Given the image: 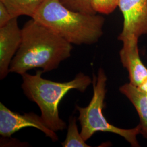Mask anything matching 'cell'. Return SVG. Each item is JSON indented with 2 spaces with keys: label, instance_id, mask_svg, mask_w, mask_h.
<instances>
[{
  "label": "cell",
  "instance_id": "8992f818",
  "mask_svg": "<svg viewBox=\"0 0 147 147\" xmlns=\"http://www.w3.org/2000/svg\"><path fill=\"white\" fill-rule=\"evenodd\" d=\"M118 7L124 19L119 40L147 34V0H119Z\"/></svg>",
  "mask_w": 147,
  "mask_h": 147
},
{
  "label": "cell",
  "instance_id": "ba28073f",
  "mask_svg": "<svg viewBox=\"0 0 147 147\" xmlns=\"http://www.w3.org/2000/svg\"><path fill=\"white\" fill-rule=\"evenodd\" d=\"M138 39L130 36L122 40L123 47L119 52L121 63L129 73V82L136 87L147 78V68L140 56Z\"/></svg>",
  "mask_w": 147,
  "mask_h": 147
},
{
  "label": "cell",
  "instance_id": "6da1fadb",
  "mask_svg": "<svg viewBox=\"0 0 147 147\" xmlns=\"http://www.w3.org/2000/svg\"><path fill=\"white\" fill-rule=\"evenodd\" d=\"M21 29L22 41L9 73L22 75L36 68L51 71L71 56L72 44L34 19L27 21Z\"/></svg>",
  "mask_w": 147,
  "mask_h": 147
},
{
  "label": "cell",
  "instance_id": "7c38bea8",
  "mask_svg": "<svg viewBox=\"0 0 147 147\" xmlns=\"http://www.w3.org/2000/svg\"><path fill=\"white\" fill-rule=\"evenodd\" d=\"M60 1L71 10L85 14H98L92 8L91 0H60Z\"/></svg>",
  "mask_w": 147,
  "mask_h": 147
},
{
  "label": "cell",
  "instance_id": "3957f363",
  "mask_svg": "<svg viewBox=\"0 0 147 147\" xmlns=\"http://www.w3.org/2000/svg\"><path fill=\"white\" fill-rule=\"evenodd\" d=\"M42 73V70H38L34 75L26 73L21 75V88L27 98L38 106L47 127L56 132L62 131L67 124L59 115V103L71 90L84 93L92 84L93 79L80 72L70 81L58 82L43 78Z\"/></svg>",
  "mask_w": 147,
  "mask_h": 147
},
{
  "label": "cell",
  "instance_id": "8fae6325",
  "mask_svg": "<svg viewBox=\"0 0 147 147\" xmlns=\"http://www.w3.org/2000/svg\"><path fill=\"white\" fill-rule=\"evenodd\" d=\"M79 132L75 117L71 116L69 119L68 131L64 141L61 144L63 147H89Z\"/></svg>",
  "mask_w": 147,
  "mask_h": 147
},
{
  "label": "cell",
  "instance_id": "4fadbf2b",
  "mask_svg": "<svg viewBox=\"0 0 147 147\" xmlns=\"http://www.w3.org/2000/svg\"><path fill=\"white\" fill-rule=\"evenodd\" d=\"M119 0H91L92 9L96 13L108 14L118 7Z\"/></svg>",
  "mask_w": 147,
  "mask_h": 147
},
{
  "label": "cell",
  "instance_id": "277c9868",
  "mask_svg": "<svg viewBox=\"0 0 147 147\" xmlns=\"http://www.w3.org/2000/svg\"><path fill=\"white\" fill-rule=\"evenodd\" d=\"M92 79L93 95L89 104L84 107L75 106L79 112L78 119L81 126L80 133L84 140L88 141L98 132H110L124 138L131 147H140L137 139L141 132L140 124L132 129H122L110 123L104 116L103 109L107 78L104 69L99 68L97 75H93Z\"/></svg>",
  "mask_w": 147,
  "mask_h": 147
},
{
  "label": "cell",
  "instance_id": "5bb4252c",
  "mask_svg": "<svg viewBox=\"0 0 147 147\" xmlns=\"http://www.w3.org/2000/svg\"><path fill=\"white\" fill-rule=\"evenodd\" d=\"M12 18L10 13L5 5L0 2V27L4 26Z\"/></svg>",
  "mask_w": 147,
  "mask_h": 147
},
{
  "label": "cell",
  "instance_id": "7a4b0ae2",
  "mask_svg": "<svg viewBox=\"0 0 147 147\" xmlns=\"http://www.w3.org/2000/svg\"><path fill=\"white\" fill-rule=\"evenodd\" d=\"M32 19L72 45H92L103 35L102 16L71 10L60 0H43Z\"/></svg>",
  "mask_w": 147,
  "mask_h": 147
},
{
  "label": "cell",
  "instance_id": "30bf717a",
  "mask_svg": "<svg viewBox=\"0 0 147 147\" xmlns=\"http://www.w3.org/2000/svg\"><path fill=\"white\" fill-rule=\"evenodd\" d=\"M43 0H0L13 18L22 16L33 18Z\"/></svg>",
  "mask_w": 147,
  "mask_h": 147
},
{
  "label": "cell",
  "instance_id": "9a60e30c",
  "mask_svg": "<svg viewBox=\"0 0 147 147\" xmlns=\"http://www.w3.org/2000/svg\"><path fill=\"white\" fill-rule=\"evenodd\" d=\"M140 90L143 92L147 96V78L138 87H137Z\"/></svg>",
  "mask_w": 147,
  "mask_h": 147
},
{
  "label": "cell",
  "instance_id": "9c48e42d",
  "mask_svg": "<svg viewBox=\"0 0 147 147\" xmlns=\"http://www.w3.org/2000/svg\"><path fill=\"white\" fill-rule=\"evenodd\" d=\"M119 90L135 108L140 120V134L147 139V95L130 82L121 86Z\"/></svg>",
  "mask_w": 147,
  "mask_h": 147
},
{
  "label": "cell",
  "instance_id": "52a82bcc",
  "mask_svg": "<svg viewBox=\"0 0 147 147\" xmlns=\"http://www.w3.org/2000/svg\"><path fill=\"white\" fill-rule=\"evenodd\" d=\"M22 41V29L18 24V18H12L0 27V79L3 80L9 73L11 61Z\"/></svg>",
  "mask_w": 147,
  "mask_h": 147
},
{
  "label": "cell",
  "instance_id": "5b68a950",
  "mask_svg": "<svg viewBox=\"0 0 147 147\" xmlns=\"http://www.w3.org/2000/svg\"><path fill=\"white\" fill-rule=\"evenodd\" d=\"M34 127L42 132L53 142H57L58 137L56 132L49 129L40 116L33 112L21 115L14 112L0 102V135L4 137H10L21 129Z\"/></svg>",
  "mask_w": 147,
  "mask_h": 147
}]
</instances>
